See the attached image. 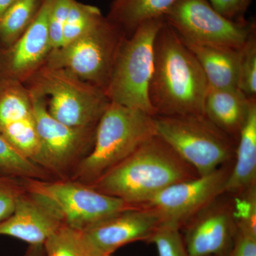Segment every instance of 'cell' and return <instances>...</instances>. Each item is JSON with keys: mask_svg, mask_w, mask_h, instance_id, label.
<instances>
[{"mask_svg": "<svg viewBox=\"0 0 256 256\" xmlns=\"http://www.w3.org/2000/svg\"><path fill=\"white\" fill-rule=\"evenodd\" d=\"M208 87L196 57L164 20L154 40L148 90L154 116L204 114Z\"/></svg>", "mask_w": 256, "mask_h": 256, "instance_id": "obj_1", "label": "cell"}, {"mask_svg": "<svg viewBox=\"0 0 256 256\" xmlns=\"http://www.w3.org/2000/svg\"><path fill=\"white\" fill-rule=\"evenodd\" d=\"M200 176L158 134L89 186L140 206L174 184Z\"/></svg>", "mask_w": 256, "mask_h": 256, "instance_id": "obj_2", "label": "cell"}, {"mask_svg": "<svg viewBox=\"0 0 256 256\" xmlns=\"http://www.w3.org/2000/svg\"><path fill=\"white\" fill-rule=\"evenodd\" d=\"M156 134L154 116L110 102L98 124L92 152L68 180L92 184Z\"/></svg>", "mask_w": 256, "mask_h": 256, "instance_id": "obj_3", "label": "cell"}, {"mask_svg": "<svg viewBox=\"0 0 256 256\" xmlns=\"http://www.w3.org/2000/svg\"><path fill=\"white\" fill-rule=\"evenodd\" d=\"M23 84L44 98L54 118L70 127L97 128L110 102L104 90L64 69L43 66Z\"/></svg>", "mask_w": 256, "mask_h": 256, "instance_id": "obj_4", "label": "cell"}, {"mask_svg": "<svg viewBox=\"0 0 256 256\" xmlns=\"http://www.w3.org/2000/svg\"><path fill=\"white\" fill-rule=\"evenodd\" d=\"M156 134L200 176L233 162L236 141L222 132L204 114L154 116Z\"/></svg>", "mask_w": 256, "mask_h": 256, "instance_id": "obj_5", "label": "cell"}, {"mask_svg": "<svg viewBox=\"0 0 256 256\" xmlns=\"http://www.w3.org/2000/svg\"><path fill=\"white\" fill-rule=\"evenodd\" d=\"M164 21V18L149 20L130 36L124 37L106 90L110 102L154 116L148 90L152 75L154 40Z\"/></svg>", "mask_w": 256, "mask_h": 256, "instance_id": "obj_6", "label": "cell"}, {"mask_svg": "<svg viewBox=\"0 0 256 256\" xmlns=\"http://www.w3.org/2000/svg\"><path fill=\"white\" fill-rule=\"evenodd\" d=\"M124 37V34L104 16L75 41L50 50L44 66L64 69L106 94Z\"/></svg>", "mask_w": 256, "mask_h": 256, "instance_id": "obj_7", "label": "cell"}, {"mask_svg": "<svg viewBox=\"0 0 256 256\" xmlns=\"http://www.w3.org/2000/svg\"><path fill=\"white\" fill-rule=\"evenodd\" d=\"M30 92L41 144L38 164L55 180H68L92 152L97 128H73L58 122L48 114L44 98Z\"/></svg>", "mask_w": 256, "mask_h": 256, "instance_id": "obj_8", "label": "cell"}, {"mask_svg": "<svg viewBox=\"0 0 256 256\" xmlns=\"http://www.w3.org/2000/svg\"><path fill=\"white\" fill-rule=\"evenodd\" d=\"M164 18L184 41L238 50L256 30L255 22L228 20L207 0H178Z\"/></svg>", "mask_w": 256, "mask_h": 256, "instance_id": "obj_9", "label": "cell"}, {"mask_svg": "<svg viewBox=\"0 0 256 256\" xmlns=\"http://www.w3.org/2000/svg\"><path fill=\"white\" fill-rule=\"evenodd\" d=\"M23 184L28 190L47 197L60 210L65 225L77 230H84L114 214L137 206L72 180L23 178Z\"/></svg>", "mask_w": 256, "mask_h": 256, "instance_id": "obj_10", "label": "cell"}, {"mask_svg": "<svg viewBox=\"0 0 256 256\" xmlns=\"http://www.w3.org/2000/svg\"><path fill=\"white\" fill-rule=\"evenodd\" d=\"M233 163L222 165L210 174L171 185L140 206L154 210L162 224L181 230L194 216L225 194Z\"/></svg>", "mask_w": 256, "mask_h": 256, "instance_id": "obj_11", "label": "cell"}, {"mask_svg": "<svg viewBox=\"0 0 256 256\" xmlns=\"http://www.w3.org/2000/svg\"><path fill=\"white\" fill-rule=\"evenodd\" d=\"M181 229L188 256H228L237 232L233 198L223 194Z\"/></svg>", "mask_w": 256, "mask_h": 256, "instance_id": "obj_12", "label": "cell"}, {"mask_svg": "<svg viewBox=\"0 0 256 256\" xmlns=\"http://www.w3.org/2000/svg\"><path fill=\"white\" fill-rule=\"evenodd\" d=\"M162 224L154 210L137 206L114 214L80 232L92 256H105L130 242H149Z\"/></svg>", "mask_w": 256, "mask_h": 256, "instance_id": "obj_13", "label": "cell"}, {"mask_svg": "<svg viewBox=\"0 0 256 256\" xmlns=\"http://www.w3.org/2000/svg\"><path fill=\"white\" fill-rule=\"evenodd\" d=\"M55 0H43L26 32L0 52V80L24 82L44 65L50 50V18Z\"/></svg>", "mask_w": 256, "mask_h": 256, "instance_id": "obj_14", "label": "cell"}, {"mask_svg": "<svg viewBox=\"0 0 256 256\" xmlns=\"http://www.w3.org/2000/svg\"><path fill=\"white\" fill-rule=\"evenodd\" d=\"M64 225L60 210L47 197L25 188L13 213L0 222V235L14 237L30 245L44 244Z\"/></svg>", "mask_w": 256, "mask_h": 256, "instance_id": "obj_15", "label": "cell"}, {"mask_svg": "<svg viewBox=\"0 0 256 256\" xmlns=\"http://www.w3.org/2000/svg\"><path fill=\"white\" fill-rule=\"evenodd\" d=\"M252 99L256 98H248L238 88L208 87L204 112L212 124L237 142Z\"/></svg>", "mask_w": 256, "mask_h": 256, "instance_id": "obj_16", "label": "cell"}, {"mask_svg": "<svg viewBox=\"0 0 256 256\" xmlns=\"http://www.w3.org/2000/svg\"><path fill=\"white\" fill-rule=\"evenodd\" d=\"M254 186H256V99L250 102L246 120L237 140L225 194L236 196Z\"/></svg>", "mask_w": 256, "mask_h": 256, "instance_id": "obj_17", "label": "cell"}, {"mask_svg": "<svg viewBox=\"0 0 256 256\" xmlns=\"http://www.w3.org/2000/svg\"><path fill=\"white\" fill-rule=\"evenodd\" d=\"M182 41L201 66L210 87L238 88L240 48Z\"/></svg>", "mask_w": 256, "mask_h": 256, "instance_id": "obj_18", "label": "cell"}, {"mask_svg": "<svg viewBox=\"0 0 256 256\" xmlns=\"http://www.w3.org/2000/svg\"><path fill=\"white\" fill-rule=\"evenodd\" d=\"M178 0H114L106 18L130 36L142 24L164 15Z\"/></svg>", "mask_w": 256, "mask_h": 256, "instance_id": "obj_19", "label": "cell"}, {"mask_svg": "<svg viewBox=\"0 0 256 256\" xmlns=\"http://www.w3.org/2000/svg\"><path fill=\"white\" fill-rule=\"evenodd\" d=\"M34 117L31 95L22 82L0 80V132L6 126Z\"/></svg>", "mask_w": 256, "mask_h": 256, "instance_id": "obj_20", "label": "cell"}, {"mask_svg": "<svg viewBox=\"0 0 256 256\" xmlns=\"http://www.w3.org/2000/svg\"><path fill=\"white\" fill-rule=\"evenodd\" d=\"M43 0H16L0 18V52L11 46L26 32Z\"/></svg>", "mask_w": 256, "mask_h": 256, "instance_id": "obj_21", "label": "cell"}, {"mask_svg": "<svg viewBox=\"0 0 256 256\" xmlns=\"http://www.w3.org/2000/svg\"><path fill=\"white\" fill-rule=\"evenodd\" d=\"M0 176L52 181L55 180L46 171L21 156L0 134Z\"/></svg>", "mask_w": 256, "mask_h": 256, "instance_id": "obj_22", "label": "cell"}, {"mask_svg": "<svg viewBox=\"0 0 256 256\" xmlns=\"http://www.w3.org/2000/svg\"><path fill=\"white\" fill-rule=\"evenodd\" d=\"M0 134L21 156L40 165L41 144L34 116L6 126Z\"/></svg>", "mask_w": 256, "mask_h": 256, "instance_id": "obj_23", "label": "cell"}, {"mask_svg": "<svg viewBox=\"0 0 256 256\" xmlns=\"http://www.w3.org/2000/svg\"><path fill=\"white\" fill-rule=\"evenodd\" d=\"M104 18L97 6L73 0L64 25L60 47L72 43L85 34Z\"/></svg>", "mask_w": 256, "mask_h": 256, "instance_id": "obj_24", "label": "cell"}, {"mask_svg": "<svg viewBox=\"0 0 256 256\" xmlns=\"http://www.w3.org/2000/svg\"><path fill=\"white\" fill-rule=\"evenodd\" d=\"M45 256H94L80 230L64 225L44 244Z\"/></svg>", "mask_w": 256, "mask_h": 256, "instance_id": "obj_25", "label": "cell"}, {"mask_svg": "<svg viewBox=\"0 0 256 256\" xmlns=\"http://www.w3.org/2000/svg\"><path fill=\"white\" fill-rule=\"evenodd\" d=\"M238 88L248 98H256V31L240 48Z\"/></svg>", "mask_w": 256, "mask_h": 256, "instance_id": "obj_26", "label": "cell"}, {"mask_svg": "<svg viewBox=\"0 0 256 256\" xmlns=\"http://www.w3.org/2000/svg\"><path fill=\"white\" fill-rule=\"evenodd\" d=\"M149 242L156 246L159 256H188L180 229L162 224Z\"/></svg>", "mask_w": 256, "mask_h": 256, "instance_id": "obj_27", "label": "cell"}, {"mask_svg": "<svg viewBox=\"0 0 256 256\" xmlns=\"http://www.w3.org/2000/svg\"><path fill=\"white\" fill-rule=\"evenodd\" d=\"M24 190L23 178L0 176V222L13 213L16 201Z\"/></svg>", "mask_w": 256, "mask_h": 256, "instance_id": "obj_28", "label": "cell"}, {"mask_svg": "<svg viewBox=\"0 0 256 256\" xmlns=\"http://www.w3.org/2000/svg\"><path fill=\"white\" fill-rule=\"evenodd\" d=\"M73 0H55L50 12V36L52 50L60 48L69 10Z\"/></svg>", "mask_w": 256, "mask_h": 256, "instance_id": "obj_29", "label": "cell"}, {"mask_svg": "<svg viewBox=\"0 0 256 256\" xmlns=\"http://www.w3.org/2000/svg\"><path fill=\"white\" fill-rule=\"evenodd\" d=\"M227 256H256V230L237 225L236 235Z\"/></svg>", "mask_w": 256, "mask_h": 256, "instance_id": "obj_30", "label": "cell"}, {"mask_svg": "<svg viewBox=\"0 0 256 256\" xmlns=\"http://www.w3.org/2000/svg\"><path fill=\"white\" fill-rule=\"evenodd\" d=\"M210 6L220 15L236 22L245 21L246 12L252 0H207Z\"/></svg>", "mask_w": 256, "mask_h": 256, "instance_id": "obj_31", "label": "cell"}, {"mask_svg": "<svg viewBox=\"0 0 256 256\" xmlns=\"http://www.w3.org/2000/svg\"><path fill=\"white\" fill-rule=\"evenodd\" d=\"M24 256H45L44 244L30 245Z\"/></svg>", "mask_w": 256, "mask_h": 256, "instance_id": "obj_32", "label": "cell"}, {"mask_svg": "<svg viewBox=\"0 0 256 256\" xmlns=\"http://www.w3.org/2000/svg\"><path fill=\"white\" fill-rule=\"evenodd\" d=\"M16 0H0V18Z\"/></svg>", "mask_w": 256, "mask_h": 256, "instance_id": "obj_33", "label": "cell"}, {"mask_svg": "<svg viewBox=\"0 0 256 256\" xmlns=\"http://www.w3.org/2000/svg\"><path fill=\"white\" fill-rule=\"evenodd\" d=\"M110 256V255H109V256Z\"/></svg>", "mask_w": 256, "mask_h": 256, "instance_id": "obj_34", "label": "cell"}]
</instances>
